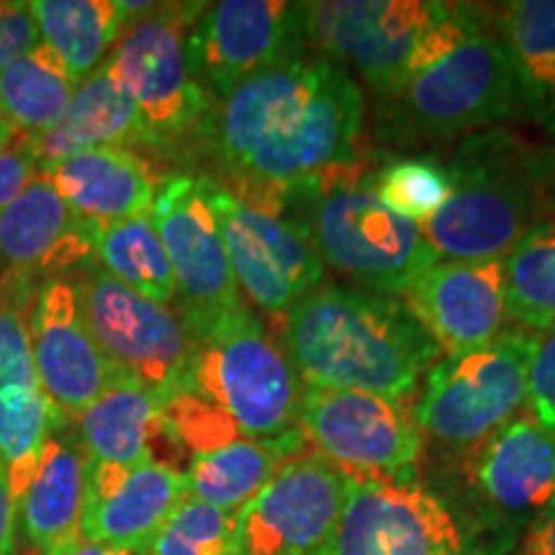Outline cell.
Returning <instances> with one entry per match:
<instances>
[{"instance_id": "1", "label": "cell", "mask_w": 555, "mask_h": 555, "mask_svg": "<svg viewBox=\"0 0 555 555\" xmlns=\"http://www.w3.org/2000/svg\"><path fill=\"white\" fill-rule=\"evenodd\" d=\"M365 101L356 78L322 52H296L234 88L198 124L234 196L286 206L358 163Z\"/></svg>"}, {"instance_id": "2", "label": "cell", "mask_w": 555, "mask_h": 555, "mask_svg": "<svg viewBox=\"0 0 555 555\" xmlns=\"http://www.w3.org/2000/svg\"><path fill=\"white\" fill-rule=\"evenodd\" d=\"M275 322L278 345L314 388L406 399L440 358L401 298L363 288L319 286Z\"/></svg>"}, {"instance_id": "3", "label": "cell", "mask_w": 555, "mask_h": 555, "mask_svg": "<svg viewBox=\"0 0 555 555\" xmlns=\"http://www.w3.org/2000/svg\"><path fill=\"white\" fill-rule=\"evenodd\" d=\"M483 18L476 5L435 0L301 3L304 37L347 73L356 69L384 101L453 52Z\"/></svg>"}, {"instance_id": "4", "label": "cell", "mask_w": 555, "mask_h": 555, "mask_svg": "<svg viewBox=\"0 0 555 555\" xmlns=\"http://www.w3.org/2000/svg\"><path fill=\"white\" fill-rule=\"evenodd\" d=\"M307 198V224L324 266L350 278L356 288L401 296L416 273L440 260L420 227L373 196L360 163L332 172Z\"/></svg>"}, {"instance_id": "5", "label": "cell", "mask_w": 555, "mask_h": 555, "mask_svg": "<svg viewBox=\"0 0 555 555\" xmlns=\"http://www.w3.org/2000/svg\"><path fill=\"white\" fill-rule=\"evenodd\" d=\"M183 388L211 401L242 437L275 440L296 429L301 378L247 307L193 339Z\"/></svg>"}, {"instance_id": "6", "label": "cell", "mask_w": 555, "mask_h": 555, "mask_svg": "<svg viewBox=\"0 0 555 555\" xmlns=\"http://www.w3.org/2000/svg\"><path fill=\"white\" fill-rule=\"evenodd\" d=\"M129 11L106 65L134 103L144 147H170L196 131L211 108L185 54V37L204 3H129Z\"/></svg>"}, {"instance_id": "7", "label": "cell", "mask_w": 555, "mask_h": 555, "mask_svg": "<svg viewBox=\"0 0 555 555\" xmlns=\"http://www.w3.org/2000/svg\"><path fill=\"white\" fill-rule=\"evenodd\" d=\"M532 345L530 332L504 330L494 343L435 363L414 406L422 433L448 448H481L527 406Z\"/></svg>"}, {"instance_id": "8", "label": "cell", "mask_w": 555, "mask_h": 555, "mask_svg": "<svg viewBox=\"0 0 555 555\" xmlns=\"http://www.w3.org/2000/svg\"><path fill=\"white\" fill-rule=\"evenodd\" d=\"M453 176L448 204L422 229L437 258L457 262L504 260L538 224L540 176L530 157H468Z\"/></svg>"}, {"instance_id": "9", "label": "cell", "mask_w": 555, "mask_h": 555, "mask_svg": "<svg viewBox=\"0 0 555 555\" xmlns=\"http://www.w3.org/2000/svg\"><path fill=\"white\" fill-rule=\"evenodd\" d=\"M211 201L237 288L268 317L281 319L324 281V260L307 219L286 206L234 196L211 180Z\"/></svg>"}, {"instance_id": "10", "label": "cell", "mask_w": 555, "mask_h": 555, "mask_svg": "<svg viewBox=\"0 0 555 555\" xmlns=\"http://www.w3.org/2000/svg\"><path fill=\"white\" fill-rule=\"evenodd\" d=\"M176 275V314L191 339L245 307L211 201V178L176 172L157 185L150 211Z\"/></svg>"}, {"instance_id": "11", "label": "cell", "mask_w": 555, "mask_h": 555, "mask_svg": "<svg viewBox=\"0 0 555 555\" xmlns=\"http://www.w3.org/2000/svg\"><path fill=\"white\" fill-rule=\"evenodd\" d=\"M82 317L108 363L159 399L185 384L193 339L183 319L165 304L150 301L88 262L69 278Z\"/></svg>"}, {"instance_id": "12", "label": "cell", "mask_w": 555, "mask_h": 555, "mask_svg": "<svg viewBox=\"0 0 555 555\" xmlns=\"http://www.w3.org/2000/svg\"><path fill=\"white\" fill-rule=\"evenodd\" d=\"M296 427L311 450L356 481L409 478L425 450L414 406L378 393L307 386Z\"/></svg>"}, {"instance_id": "13", "label": "cell", "mask_w": 555, "mask_h": 555, "mask_svg": "<svg viewBox=\"0 0 555 555\" xmlns=\"http://www.w3.org/2000/svg\"><path fill=\"white\" fill-rule=\"evenodd\" d=\"M391 101L399 103L416 131L435 137L489 127L522 111L502 37L486 21Z\"/></svg>"}, {"instance_id": "14", "label": "cell", "mask_w": 555, "mask_h": 555, "mask_svg": "<svg viewBox=\"0 0 555 555\" xmlns=\"http://www.w3.org/2000/svg\"><path fill=\"white\" fill-rule=\"evenodd\" d=\"M301 3L283 0H221L204 5L185 37L193 80L208 103L301 52Z\"/></svg>"}, {"instance_id": "15", "label": "cell", "mask_w": 555, "mask_h": 555, "mask_svg": "<svg viewBox=\"0 0 555 555\" xmlns=\"http://www.w3.org/2000/svg\"><path fill=\"white\" fill-rule=\"evenodd\" d=\"M314 555H468L453 509L412 478L356 481L332 538Z\"/></svg>"}, {"instance_id": "16", "label": "cell", "mask_w": 555, "mask_h": 555, "mask_svg": "<svg viewBox=\"0 0 555 555\" xmlns=\"http://www.w3.org/2000/svg\"><path fill=\"white\" fill-rule=\"evenodd\" d=\"M356 478L317 450L291 455L240 512V555H314L332 538Z\"/></svg>"}, {"instance_id": "17", "label": "cell", "mask_w": 555, "mask_h": 555, "mask_svg": "<svg viewBox=\"0 0 555 555\" xmlns=\"http://www.w3.org/2000/svg\"><path fill=\"white\" fill-rule=\"evenodd\" d=\"M29 335L39 388L69 422L121 376L90 335L67 275L44 281L29 311Z\"/></svg>"}, {"instance_id": "18", "label": "cell", "mask_w": 555, "mask_h": 555, "mask_svg": "<svg viewBox=\"0 0 555 555\" xmlns=\"http://www.w3.org/2000/svg\"><path fill=\"white\" fill-rule=\"evenodd\" d=\"M446 358L494 343L506 324L502 260H437L399 296Z\"/></svg>"}, {"instance_id": "19", "label": "cell", "mask_w": 555, "mask_h": 555, "mask_svg": "<svg viewBox=\"0 0 555 555\" xmlns=\"http://www.w3.org/2000/svg\"><path fill=\"white\" fill-rule=\"evenodd\" d=\"M95 237L99 227L78 217L44 172L0 211V262L34 283L93 262Z\"/></svg>"}, {"instance_id": "20", "label": "cell", "mask_w": 555, "mask_h": 555, "mask_svg": "<svg viewBox=\"0 0 555 555\" xmlns=\"http://www.w3.org/2000/svg\"><path fill=\"white\" fill-rule=\"evenodd\" d=\"M185 499V470L147 461L134 468L90 466L80 535L127 551H147Z\"/></svg>"}, {"instance_id": "21", "label": "cell", "mask_w": 555, "mask_h": 555, "mask_svg": "<svg viewBox=\"0 0 555 555\" xmlns=\"http://www.w3.org/2000/svg\"><path fill=\"white\" fill-rule=\"evenodd\" d=\"M476 450L474 483L496 512L535 519L555 499V435L530 412Z\"/></svg>"}, {"instance_id": "22", "label": "cell", "mask_w": 555, "mask_h": 555, "mask_svg": "<svg viewBox=\"0 0 555 555\" xmlns=\"http://www.w3.org/2000/svg\"><path fill=\"white\" fill-rule=\"evenodd\" d=\"M44 176L78 217L99 229L147 217L157 196V180L147 159L127 147L80 152Z\"/></svg>"}, {"instance_id": "23", "label": "cell", "mask_w": 555, "mask_h": 555, "mask_svg": "<svg viewBox=\"0 0 555 555\" xmlns=\"http://www.w3.org/2000/svg\"><path fill=\"white\" fill-rule=\"evenodd\" d=\"M73 433L90 466L134 468L147 461L159 463L163 446L180 448L165 425L157 393L131 378L116 380L75 416Z\"/></svg>"}, {"instance_id": "24", "label": "cell", "mask_w": 555, "mask_h": 555, "mask_svg": "<svg viewBox=\"0 0 555 555\" xmlns=\"http://www.w3.org/2000/svg\"><path fill=\"white\" fill-rule=\"evenodd\" d=\"M90 461L80 448L73 425L47 440L39 466L16 504L26 545L52 555L67 540L80 535L88 502Z\"/></svg>"}, {"instance_id": "25", "label": "cell", "mask_w": 555, "mask_h": 555, "mask_svg": "<svg viewBox=\"0 0 555 555\" xmlns=\"http://www.w3.org/2000/svg\"><path fill=\"white\" fill-rule=\"evenodd\" d=\"M39 170L47 172L62 159L101 147H144L142 124L127 90L106 62L75 90L65 116L44 134L26 139Z\"/></svg>"}, {"instance_id": "26", "label": "cell", "mask_w": 555, "mask_h": 555, "mask_svg": "<svg viewBox=\"0 0 555 555\" xmlns=\"http://www.w3.org/2000/svg\"><path fill=\"white\" fill-rule=\"evenodd\" d=\"M298 450H304L298 427L275 440L240 437L191 457L185 470V494L221 512H242Z\"/></svg>"}, {"instance_id": "27", "label": "cell", "mask_w": 555, "mask_h": 555, "mask_svg": "<svg viewBox=\"0 0 555 555\" xmlns=\"http://www.w3.org/2000/svg\"><path fill=\"white\" fill-rule=\"evenodd\" d=\"M39 39L57 54L73 80H88L108 60L131 21L121 0H31Z\"/></svg>"}, {"instance_id": "28", "label": "cell", "mask_w": 555, "mask_h": 555, "mask_svg": "<svg viewBox=\"0 0 555 555\" xmlns=\"http://www.w3.org/2000/svg\"><path fill=\"white\" fill-rule=\"evenodd\" d=\"M496 31L515 69L522 111L555 114V0L504 3Z\"/></svg>"}, {"instance_id": "29", "label": "cell", "mask_w": 555, "mask_h": 555, "mask_svg": "<svg viewBox=\"0 0 555 555\" xmlns=\"http://www.w3.org/2000/svg\"><path fill=\"white\" fill-rule=\"evenodd\" d=\"M75 90L78 82L57 54L39 44L0 67V114L18 137H39L65 116Z\"/></svg>"}, {"instance_id": "30", "label": "cell", "mask_w": 555, "mask_h": 555, "mask_svg": "<svg viewBox=\"0 0 555 555\" xmlns=\"http://www.w3.org/2000/svg\"><path fill=\"white\" fill-rule=\"evenodd\" d=\"M502 268L506 317L530 335L555 332V221L527 229Z\"/></svg>"}, {"instance_id": "31", "label": "cell", "mask_w": 555, "mask_h": 555, "mask_svg": "<svg viewBox=\"0 0 555 555\" xmlns=\"http://www.w3.org/2000/svg\"><path fill=\"white\" fill-rule=\"evenodd\" d=\"M73 422L54 409L41 388H5L0 391V468L9 478L11 496L18 504L29 486L47 440Z\"/></svg>"}, {"instance_id": "32", "label": "cell", "mask_w": 555, "mask_h": 555, "mask_svg": "<svg viewBox=\"0 0 555 555\" xmlns=\"http://www.w3.org/2000/svg\"><path fill=\"white\" fill-rule=\"evenodd\" d=\"M95 260L139 296L165 307L176 304V275L150 214L99 229Z\"/></svg>"}, {"instance_id": "33", "label": "cell", "mask_w": 555, "mask_h": 555, "mask_svg": "<svg viewBox=\"0 0 555 555\" xmlns=\"http://www.w3.org/2000/svg\"><path fill=\"white\" fill-rule=\"evenodd\" d=\"M367 183H371L373 196L388 211L416 227H425L453 193L450 170L427 159H397L367 178Z\"/></svg>"}, {"instance_id": "34", "label": "cell", "mask_w": 555, "mask_h": 555, "mask_svg": "<svg viewBox=\"0 0 555 555\" xmlns=\"http://www.w3.org/2000/svg\"><path fill=\"white\" fill-rule=\"evenodd\" d=\"M237 515L185 494L144 555H240Z\"/></svg>"}, {"instance_id": "35", "label": "cell", "mask_w": 555, "mask_h": 555, "mask_svg": "<svg viewBox=\"0 0 555 555\" xmlns=\"http://www.w3.org/2000/svg\"><path fill=\"white\" fill-rule=\"evenodd\" d=\"M41 283L5 273L0 278V391L37 388L29 311Z\"/></svg>"}, {"instance_id": "36", "label": "cell", "mask_w": 555, "mask_h": 555, "mask_svg": "<svg viewBox=\"0 0 555 555\" xmlns=\"http://www.w3.org/2000/svg\"><path fill=\"white\" fill-rule=\"evenodd\" d=\"M527 412L555 435V332L535 335L527 371Z\"/></svg>"}, {"instance_id": "37", "label": "cell", "mask_w": 555, "mask_h": 555, "mask_svg": "<svg viewBox=\"0 0 555 555\" xmlns=\"http://www.w3.org/2000/svg\"><path fill=\"white\" fill-rule=\"evenodd\" d=\"M39 29L29 3L24 0H0V67L39 47Z\"/></svg>"}, {"instance_id": "38", "label": "cell", "mask_w": 555, "mask_h": 555, "mask_svg": "<svg viewBox=\"0 0 555 555\" xmlns=\"http://www.w3.org/2000/svg\"><path fill=\"white\" fill-rule=\"evenodd\" d=\"M39 176L41 170L37 159L31 157L26 137H21L13 147L0 152V211H3L13 198L21 196V191L29 189L31 180Z\"/></svg>"}, {"instance_id": "39", "label": "cell", "mask_w": 555, "mask_h": 555, "mask_svg": "<svg viewBox=\"0 0 555 555\" xmlns=\"http://www.w3.org/2000/svg\"><path fill=\"white\" fill-rule=\"evenodd\" d=\"M519 555H555V499L527 527Z\"/></svg>"}, {"instance_id": "40", "label": "cell", "mask_w": 555, "mask_h": 555, "mask_svg": "<svg viewBox=\"0 0 555 555\" xmlns=\"http://www.w3.org/2000/svg\"><path fill=\"white\" fill-rule=\"evenodd\" d=\"M16 502H13L11 496V486L9 478H5V470L0 468V555H11L16 551Z\"/></svg>"}, {"instance_id": "41", "label": "cell", "mask_w": 555, "mask_h": 555, "mask_svg": "<svg viewBox=\"0 0 555 555\" xmlns=\"http://www.w3.org/2000/svg\"><path fill=\"white\" fill-rule=\"evenodd\" d=\"M52 555H142V553L127 551V547L106 545V543H95V540L78 535V538L67 540L65 545H60Z\"/></svg>"}, {"instance_id": "42", "label": "cell", "mask_w": 555, "mask_h": 555, "mask_svg": "<svg viewBox=\"0 0 555 555\" xmlns=\"http://www.w3.org/2000/svg\"><path fill=\"white\" fill-rule=\"evenodd\" d=\"M18 139L21 137L16 134V129H13L11 124H9V119H5V116L0 114V152L13 147V144H16Z\"/></svg>"}, {"instance_id": "43", "label": "cell", "mask_w": 555, "mask_h": 555, "mask_svg": "<svg viewBox=\"0 0 555 555\" xmlns=\"http://www.w3.org/2000/svg\"><path fill=\"white\" fill-rule=\"evenodd\" d=\"M11 555H41L37 547H31V545H24V547H16V551H13Z\"/></svg>"}, {"instance_id": "44", "label": "cell", "mask_w": 555, "mask_h": 555, "mask_svg": "<svg viewBox=\"0 0 555 555\" xmlns=\"http://www.w3.org/2000/svg\"><path fill=\"white\" fill-rule=\"evenodd\" d=\"M551 206H553V214H555V185H553V193H551Z\"/></svg>"}]
</instances>
